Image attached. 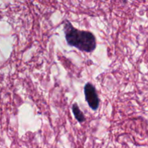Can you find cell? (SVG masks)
I'll return each mask as SVG.
<instances>
[{
    "instance_id": "obj_1",
    "label": "cell",
    "mask_w": 148,
    "mask_h": 148,
    "mask_svg": "<svg viewBox=\"0 0 148 148\" xmlns=\"http://www.w3.org/2000/svg\"><path fill=\"white\" fill-rule=\"evenodd\" d=\"M64 32L69 46L85 52H91L96 48V40L92 33L75 28L67 20L64 23Z\"/></svg>"
},
{
    "instance_id": "obj_2",
    "label": "cell",
    "mask_w": 148,
    "mask_h": 148,
    "mask_svg": "<svg viewBox=\"0 0 148 148\" xmlns=\"http://www.w3.org/2000/svg\"><path fill=\"white\" fill-rule=\"evenodd\" d=\"M84 90H85V100L89 106L94 111L98 109L99 106V98L95 87L91 83L88 82L85 85Z\"/></svg>"
},
{
    "instance_id": "obj_3",
    "label": "cell",
    "mask_w": 148,
    "mask_h": 148,
    "mask_svg": "<svg viewBox=\"0 0 148 148\" xmlns=\"http://www.w3.org/2000/svg\"><path fill=\"white\" fill-rule=\"evenodd\" d=\"M72 111H73L75 119H76L79 123L84 122L85 119V116H84L82 111L79 109V108L78 107L77 104V103H74L73 105H72Z\"/></svg>"
}]
</instances>
